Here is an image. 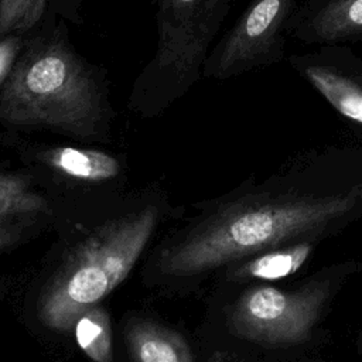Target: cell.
<instances>
[{"label": "cell", "instance_id": "16", "mask_svg": "<svg viewBox=\"0 0 362 362\" xmlns=\"http://www.w3.org/2000/svg\"><path fill=\"white\" fill-rule=\"evenodd\" d=\"M21 37H8L0 40V81L10 69L21 45Z\"/></svg>", "mask_w": 362, "mask_h": 362}, {"label": "cell", "instance_id": "15", "mask_svg": "<svg viewBox=\"0 0 362 362\" xmlns=\"http://www.w3.org/2000/svg\"><path fill=\"white\" fill-rule=\"evenodd\" d=\"M44 219H51V216L38 214L0 215V250L18 243L27 232L34 229L38 222Z\"/></svg>", "mask_w": 362, "mask_h": 362}, {"label": "cell", "instance_id": "6", "mask_svg": "<svg viewBox=\"0 0 362 362\" xmlns=\"http://www.w3.org/2000/svg\"><path fill=\"white\" fill-rule=\"evenodd\" d=\"M0 139L48 198L55 215L62 202H98L116 197L129 181V164L123 153L34 141L13 132H6Z\"/></svg>", "mask_w": 362, "mask_h": 362}, {"label": "cell", "instance_id": "8", "mask_svg": "<svg viewBox=\"0 0 362 362\" xmlns=\"http://www.w3.org/2000/svg\"><path fill=\"white\" fill-rule=\"evenodd\" d=\"M288 62L335 112L362 127V55L345 45H321Z\"/></svg>", "mask_w": 362, "mask_h": 362}, {"label": "cell", "instance_id": "7", "mask_svg": "<svg viewBox=\"0 0 362 362\" xmlns=\"http://www.w3.org/2000/svg\"><path fill=\"white\" fill-rule=\"evenodd\" d=\"M296 8V0H250L233 27L211 47L202 76L225 81L280 62Z\"/></svg>", "mask_w": 362, "mask_h": 362}, {"label": "cell", "instance_id": "14", "mask_svg": "<svg viewBox=\"0 0 362 362\" xmlns=\"http://www.w3.org/2000/svg\"><path fill=\"white\" fill-rule=\"evenodd\" d=\"M72 329L79 348L90 362H113L110 318L102 307L85 311Z\"/></svg>", "mask_w": 362, "mask_h": 362}, {"label": "cell", "instance_id": "10", "mask_svg": "<svg viewBox=\"0 0 362 362\" xmlns=\"http://www.w3.org/2000/svg\"><path fill=\"white\" fill-rule=\"evenodd\" d=\"M320 245L317 242H298L249 255L225 266L209 281L208 287L218 283L280 284L290 281L307 267Z\"/></svg>", "mask_w": 362, "mask_h": 362}, {"label": "cell", "instance_id": "4", "mask_svg": "<svg viewBox=\"0 0 362 362\" xmlns=\"http://www.w3.org/2000/svg\"><path fill=\"white\" fill-rule=\"evenodd\" d=\"M185 206L174 205L167 189L153 182L120 194L81 239L40 298L38 315L57 331L72 329L132 272L161 226L175 222Z\"/></svg>", "mask_w": 362, "mask_h": 362}, {"label": "cell", "instance_id": "2", "mask_svg": "<svg viewBox=\"0 0 362 362\" xmlns=\"http://www.w3.org/2000/svg\"><path fill=\"white\" fill-rule=\"evenodd\" d=\"M362 257L280 284L209 286L195 332L199 362H329V314Z\"/></svg>", "mask_w": 362, "mask_h": 362}, {"label": "cell", "instance_id": "1", "mask_svg": "<svg viewBox=\"0 0 362 362\" xmlns=\"http://www.w3.org/2000/svg\"><path fill=\"white\" fill-rule=\"evenodd\" d=\"M362 219V146L301 153L276 171L191 204L154 246L148 283L171 297L202 294L249 255L334 238Z\"/></svg>", "mask_w": 362, "mask_h": 362}, {"label": "cell", "instance_id": "13", "mask_svg": "<svg viewBox=\"0 0 362 362\" xmlns=\"http://www.w3.org/2000/svg\"><path fill=\"white\" fill-rule=\"evenodd\" d=\"M0 139V215L38 214L54 218L48 198L37 188L31 177L18 164L13 167L6 158Z\"/></svg>", "mask_w": 362, "mask_h": 362}, {"label": "cell", "instance_id": "12", "mask_svg": "<svg viewBox=\"0 0 362 362\" xmlns=\"http://www.w3.org/2000/svg\"><path fill=\"white\" fill-rule=\"evenodd\" d=\"M83 0H0V40L21 37L48 18L83 24Z\"/></svg>", "mask_w": 362, "mask_h": 362}, {"label": "cell", "instance_id": "17", "mask_svg": "<svg viewBox=\"0 0 362 362\" xmlns=\"http://www.w3.org/2000/svg\"><path fill=\"white\" fill-rule=\"evenodd\" d=\"M355 349L359 355H362V329L359 331L358 337H356V341H355Z\"/></svg>", "mask_w": 362, "mask_h": 362}, {"label": "cell", "instance_id": "3", "mask_svg": "<svg viewBox=\"0 0 362 362\" xmlns=\"http://www.w3.org/2000/svg\"><path fill=\"white\" fill-rule=\"evenodd\" d=\"M115 119L106 71L78 52L65 21L52 17L23 35L0 81V124L7 132L109 143Z\"/></svg>", "mask_w": 362, "mask_h": 362}, {"label": "cell", "instance_id": "5", "mask_svg": "<svg viewBox=\"0 0 362 362\" xmlns=\"http://www.w3.org/2000/svg\"><path fill=\"white\" fill-rule=\"evenodd\" d=\"M235 0H153L157 47L133 82L127 107L163 115L202 78V66Z\"/></svg>", "mask_w": 362, "mask_h": 362}, {"label": "cell", "instance_id": "9", "mask_svg": "<svg viewBox=\"0 0 362 362\" xmlns=\"http://www.w3.org/2000/svg\"><path fill=\"white\" fill-rule=\"evenodd\" d=\"M288 37L304 44L344 45L362 40V0H307L297 6Z\"/></svg>", "mask_w": 362, "mask_h": 362}, {"label": "cell", "instance_id": "11", "mask_svg": "<svg viewBox=\"0 0 362 362\" xmlns=\"http://www.w3.org/2000/svg\"><path fill=\"white\" fill-rule=\"evenodd\" d=\"M124 338L132 362H199L195 338L153 315L132 317Z\"/></svg>", "mask_w": 362, "mask_h": 362}]
</instances>
